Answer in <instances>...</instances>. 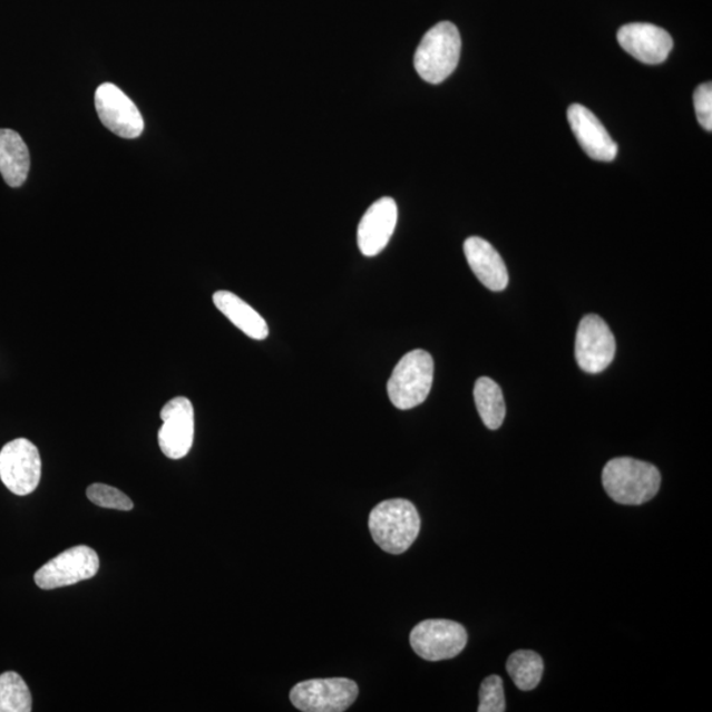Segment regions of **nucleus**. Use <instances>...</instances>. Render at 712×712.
Here are the masks:
<instances>
[{
  "label": "nucleus",
  "instance_id": "f257e3e1",
  "mask_svg": "<svg viewBox=\"0 0 712 712\" xmlns=\"http://www.w3.org/2000/svg\"><path fill=\"white\" fill-rule=\"evenodd\" d=\"M604 490L623 506H642L657 495L661 474L657 467L628 457L611 459L602 474Z\"/></svg>",
  "mask_w": 712,
  "mask_h": 712
},
{
  "label": "nucleus",
  "instance_id": "f03ea898",
  "mask_svg": "<svg viewBox=\"0 0 712 712\" xmlns=\"http://www.w3.org/2000/svg\"><path fill=\"white\" fill-rule=\"evenodd\" d=\"M369 527L373 542L390 554L411 548L420 534L421 520L413 503L407 499L381 501L371 510Z\"/></svg>",
  "mask_w": 712,
  "mask_h": 712
},
{
  "label": "nucleus",
  "instance_id": "7ed1b4c3",
  "mask_svg": "<svg viewBox=\"0 0 712 712\" xmlns=\"http://www.w3.org/2000/svg\"><path fill=\"white\" fill-rule=\"evenodd\" d=\"M462 40L458 28L442 21L423 36L414 55L417 74L429 84H441L458 67Z\"/></svg>",
  "mask_w": 712,
  "mask_h": 712
},
{
  "label": "nucleus",
  "instance_id": "20e7f679",
  "mask_svg": "<svg viewBox=\"0 0 712 712\" xmlns=\"http://www.w3.org/2000/svg\"><path fill=\"white\" fill-rule=\"evenodd\" d=\"M435 362L426 350H413L396 364L387 392L392 404L408 411L422 404L433 386Z\"/></svg>",
  "mask_w": 712,
  "mask_h": 712
},
{
  "label": "nucleus",
  "instance_id": "39448f33",
  "mask_svg": "<svg viewBox=\"0 0 712 712\" xmlns=\"http://www.w3.org/2000/svg\"><path fill=\"white\" fill-rule=\"evenodd\" d=\"M358 685L349 679L309 680L291 690L294 708L304 712H342L357 701Z\"/></svg>",
  "mask_w": 712,
  "mask_h": 712
},
{
  "label": "nucleus",
  "instance_id": "423d86ee",
  "mask_svg": "<svg viewBox=\"0 0 712 712\" xmlns=\"http://www.w3.org/2000/svg\"><path fill=\"white\" fill-rule=\"evenodd\" d=\"M0 479L12 494L26 496L38 488L41 458L38 448L26 438H18L0 450Z\"/></svg>",
  "mask_w": 712,
  "mask_h": 712
},
{
  "label": "nucleus",
  "instance_id": "0eeeda50",
  "mask_svg": "<svg viewBox=\"0 0 712 712\" xmlns=\"http://www.w3.org/2000/svg\"><path fill=\"white\" fill-rule=\"evenodd\" d=\"M467 632L457 622L431 618L416 625L411 632V645L427 661L455 659L466 648Z\"/></svg>",
  "mask_w": 712,
  "mask_h": 712
},
{
  "label": "nucleus",
  "instance_id": "6e6552de",
  "mask_svg": "<svg viewBox=\"0 0 712 712\" xmlns=\"http://www.w3.org/2000/svg\"><path fill=\"white\" fill-rule=\"evenodd\" d=\"M98 570V554L89 546H75L42 566L35 574V582L42 589L61 588L90 579Z\"/></svg>",
  "mask_w": 712,
  "mask_h": 712
},
{
  "label": "nucleus",
  "instance_id": "1a4fd4ad",
  "mask_svg": "<svg viewBox=\"0 0 712 712\" xmlns=\"http://www.w3.org/2000/svg\"><path fill=\"white\" fill-rule=\"evenodd\" d=\"M615 352V337L607 323L599 315H586L579 323L575 340V359L581 369L599 373L613 363Z\"/></svg>",
  "mask_w": 712,
  "mask_h": 712
},
{
  "label": "nucleus",
  "instance_id": "9d476101",
  "mask_svg": "<svg viewBox=\"0 0 712 712\" xmlns=\"http://www.w3.org/2000/svg\"><path fill=\"white\" fill-rule=\"evenodd\" d=\"M96 109L103 124L124 139H136L144 131L142 114L118 86L100 85L96 92Z\"/></svg>",
  "mask_w": 712,
  "mask_h": 712
},
{
  "label": "nucleus",
  "instance_id": "9b49d317",
  "mask_svg": "<svg viewBox=\"0 0 712 712\" xmlns=\"http://www.w3.org/2000/svg\"><path fill=\"white\" fill-rule=\"evenodd\" d=\"M163 426L158 430V446L165 457L182 459L188 456L194 440V409L189 399L178 396L162 409Z\"/></svg>",
  "mask_w": 712,
  "mask_h": 712
},
{
  "label": "nucleus",
  "instance_id": "f8f14e48",
  "mask_svg": "<svg viewBox=\"0 0 712 712\" xmlns=\"http://www.w3.org/2000/svg\"><path fill=\"white\" fill-rule=\"evenodd\" d=\"M398 205L391 197L372 204L358 227V246L364 256H377L387 247L398 225Z\"/></svg>",
  "mask_w": 712,
  "mask_h": 712
},
{
  "label": "nucleus",
  "instance_id": "ddd939ff",
  "mask_svg": "<svg viewBox=\"0 0 712 712\" xmlns=\"http://www.w3.org/2000/svg\"><path fill=\"white\" fill-rule=\"evenodd\" d=\"M617 41L625 52L650 65L664 62L673 49L672 36L648 23L623 26L617 32Z\"/></svg>",
  "mask_w": 712,
  "mask_h": 712
},
{
  "label": "nucleus",
  "instance_id": "4468645a",
  "mask_svg": "<svg viewBox=\"0 0 712 712\" xmlns=\"http://www.w3.org/2000/svg\"><path fill=\"white\" fill-rule=\"evenodd\" d=\"M567 119L579 146L588 157L596 162L609 163L617 155L616 143L611 139L602 121L579 104H574L567 110Z\"/></svg>",
  "mask_w": 712,
  "mask_h": 712
},
{
  "label": "nucleus",
  "instance_id": "2eb2a0df",
  "mask_svg": "<svg viewBox=\"0 0 712 712\" xmlns=\"http://www.w3.org/2000/svg\"><path fill=\"white\" fill-rule=\"evenodd\" d=\"M464 250L467 263L481 284L494 292L506 290L509 282L508 271L505 261L491 243L479 236H471L466 240Z\"/></svg>",
  "mask_w": 712,
  "mask_h": 712
},
{
  "label": "nucleus",
  "instance_id": "dca6fc26",
  "mask_svg": "<svg viewBox=\"0 0 712 712\" xmlns=\"http://www.w3.org/2000/svg\"><path fill=\"white\" fill-rule=\"evenodd\" d=\"M214 305L237 329L253 340L263 341L270 334L267 322L255 309L228 291H218L213 296Z\"/></svg>",
  "mask_w": 712,
  "mask_h": 712
},
{
  "label": "nucleus",
  "instance_id": "f3484780",
  "mask_svg": "<svg viewBox=\"0 0 712 712\" xmlns=\"http://www.w3.org/2000/svg\"><path fill=\"white\" fill-rule=\"evenodd\" d=\"M30 150L21 136L11 129H0V175L11 188H19L30 174Z\"/></svg>",
  "mask_w": 712,
  "mask_h": 712
},
{
  "label": "nucleus",
  "instance_id": "a211bd4d",
  "mask_svg": "<svg viewBox=\"0 0 712 712\" xmlns=\"http://www.w3.org/2000/svg\"><path fill=\"white\" fill-rule=\"evenodd\" d=\"M474 399L485 426L491 430L499 429L506 417V402L500 387L490 378H479L474 387Z\"/></svg>",
  "mask_w": 712,
  "mask_h": 712
},
{
  "label": "nucleus",
  "instance_id": "6ab92c4d",
  "mask_svg": "<svg viewBox=\"0 0 712 712\" xmlns=\"http://www.w3.org/2000/svg\"><path fill=\"white\" fill-rule=\"evenodd\" d=\"M507 672L515 685L524 692L538 686L544 673V661L536 652L517 651L507 661Z\"/></svg>",
  "mask_w": 712,
  "mask_h": 712
},
{
  "label": "nucleus",
  "instance_id": "aec40b11",
  "mask_svg": "<svg viewBox=\"0 0 712 712\" xmlns=\"http://www.w3.org/2000/svg\"><path fill=\"white\" fill-rule=\"evenodd\" d=\"M32 695L18 673L0 675V712H30Z\"/></svg>",
  "mask_w": 712,
  "mask_h": 712
},
{
  "label": "nucleus",
  "instance_id": "412c9836",
  "mask_svg": "<svg viewBox=\"0 0 712 712\" xmlns=\"http://www.w3.org/2000/svg\"><path fill=\"white\" fill-rule=\"evenodd\" d=\"M90 501L103 508L131 510L134 503L128 496L118 490V488L96 484L91 485L86 491Z\"/></svg>",
  "mask_w": 712,
  "mask_h": 712
},
{
  "label": "nucleus",
  "instance_id": "4be33fe9",
  "mask_svg": "<svg viewBox=\"0 0 712 712\" xmlns=\"http://www.w3.org/2000/svg\"><path fill=\"white\" fill-rule=\"evenodd\" d=\"M505 687L499 675H490L481 682L479 692V712H505Z\"/></svg>",
  "mask_w": 712,
  "mask_h": 712
},
{
  "label": "nucleus",
  "instance_id": "5701e85b",
  "mask_svg": "<svg viewBox=\"0 0 712 712\" xmlns=\"http://www.w3.org/2000/svg\"><path fill=\"white\" fill-rule=\"evenodd\" d=\"M694 109L698 121L701 126L711 131L712 129V85L711 82L698 86L694 91Z\"/></svg>",
  "mask_w": 712,
  "mask_h": 712
}]
</instances>
